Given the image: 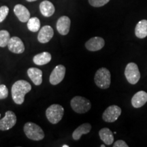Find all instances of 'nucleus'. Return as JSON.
<instances>
[{
  "instance_id": "nucleus-1",
  "label": "nucleus",
  "mask_w": 147,
  "mask_h": 147,
  "mask_svg": "<svg viewBox=\"0 0 147 147\" xmlns=\"http://www.w3.org/2000/svg\"><path fill=\"white\" fill-rule=\"evenodd\" d=\"M32 90V86L26 80H20L15 82L12 87V100L16 104L21 105L24 102L25 95Z\"/></svg>"
},
{
  "instance_id": "nucleus-2",
  "label": "nucleus",
  "mask_w": 147,
  "mask_h": 147,
  "mask_svg": "<svg viewBox=\"0 0 147 147\" xmlns=\"http://www.w3.org/2000/svg\"><path fill=\"white\" fill-rule=\"evenodd\" d=\"M24 132L29 139L39 141L44 139L45 132L39 125L32 122H28L24 125Z\"/></svg>"
},
{
  "instance_id": "nucleus-3",
  "label": "nucleus",
  "mask_w": 147,
  "mask_h": 147,
  "mask_svg": "<svg viewBox=\"0 0 147 147\" xmlns=\"http://www.w3.org/2000/svg\"><path fill=\"white\" fill-rule=\"evenodd\" d=\"M95 83L100 89H106L109 88L111 82V74L110 71L105 67L100 68L95 75Z\"/></svg>"
},
{
  "instance_id": "nucleus-4",
  "label": "nucleus",
  "mask_w": 147,
  "mask_h": 147,
  "mask_svg": "<svg viewBox=\"0 0 147 147\" xmlns=\"http://www.w3.org/2000/svg\"><path fill=\"white\" fill-rule=\"evenodd\" d=\"M71 107L76 113L84 114L87 113L91 108V102L81 96H76L71 99L70 102Z\"/></svg>"
},
{
  "instance_id": "nucleus-5",
  "label": "nucleus",
  "mask_w": 147,
  "mask_h": 147,
  "mask_svg": "<svg viewBox=\"0 0 147 147\" xmlns=\"http://www.w3.org/2000/svg\"><path fill=\"white\" fill-rule=\"evenodd\" d=\"M64 109L59 104H53L46 110V116L50 123L57 124L63 118Z\"/></svg>"
},
{
  "instance_id": "nucleus-6",
  "label": "nucleus",
  "mask_w": 147,
  "mask_h": 147,
  "mask_svg": "<svg viewBox=\"0 0 147 147\" xmlns=\"http://www.w3.org/2000/svg\"><path fill=\"white\" fill-rule=\"evenodd\" d=\"M125 76L130 84H136L140 78V73L136 64L135 63H129L125 69Z\"/></svg>"
},
{
  "instance_id": "nucleus-7",
  "label": "nucleus",
  "mask_w": 147,
  "mask_h": 147,
  "mask_svg": "<svg viewBox=\"0 0 147 147\" xmlns=\"http://www.w3.org/2000/svg\"><path fill=\"white\" fill-rule=\"evenodd\" d=\"M121 114V108L118 106L113 105L106 108L102 115L103 120L107 123H113L118 119Z\"/></svg>"
},
{
  "instance_id": "nucleus-8",
  "label": "nucleus",
  "mask_w": 147,
  "mask_h": 147,
  "mask_svg": "<svg viewBox=\"0 0 147 147\" xmlns=\"http://www.w3.org/2000/svg\"><path fill=\"white\" fill-rule=\"evenodd\" d=\"M16 116L12 111H7L5 117L0 120V130L7 131L16 125Z\"/></svg>"
},
{
  "instance_id": "nucleus-9",
  "label": "nucleus",
  "mask_w": 147,
  "mask_h": 147,
  "mask_svg": "<svg viewBox=\"0 0 147 147\" xmlns=\"http://www.w3.org/2000/svg\"><path fill=\"white\" fill-rule=\"evenodd\" d=\"M65 67L63 65H58L51 74L49 81L53 85H57L63 80L65 74Z\"/></svg>"
},
{
  "instance_id": "nucleus-10",
  "label": "nucleus",
  "mask_w": 147,
  "mask_h": 147,
  "mask_svg": "<svg viewBox=\"0 0 147 147\" xmlns=\"http://www.w3.org/2000/svg\"><path fill=\"white\" fill-rule=\"evenodd\" d=\"M7 47L10 52L15 54H21L25 51V45L23 41L18 37L14 36L10 38V41Z\"/></svg>"
},
{
  "instance_id": "nucleus-11",
  "label": "nucleus",
  "mask_w": 147,
  "mask_h": 147,
  "mask_svg": "<svg viewBox=\"0 0 147 147\" xmlns=\"http://www.w3.org/2000/svg\"><path fill=\"white\" fill-rule=\"evenodd\" d=\"M105 45V41L101 37H94L89 39L85 43V47L88 51L95 52L100 51Z\"/></svg>"
},
{
  "instance_id": "nucleus-12",
  "label": "nucleus",
  "mask_w": 147,
  "mask_h": 147,
  "mask_svg": "<svg viewBox=\"0 0 147 147\" xmlns=\"http://www.w3.org/2000/svg\"><path fill=\"white\" fill-rule=\"evenodd\" d=\"M71 21L68 16H61L57 22V32L62 36H66L69 32Z\"/></svg>"
},
{
  "instance_id": "nucleus-13",
  "label": "nucleus",
  "mask_w": 147,
  "mask_h": 147,
  "mask_svg": "<svg viewBox=\"0 0 147 147\" xmlns=\"http://www.w3.org/2000/svg\"><path fill=\"white\" fill-rule=\"evenodd\" d=\"M53 35H54V31L52 27L49 25H45L42 27L38 33V40L40 43H47L52 39Z\"/></svg>"
},
{
  "instance_id": "nucleus-14",
  "label": "nucleus",
  "mask_w": 147,
  "mask_h": 147,
  "mask_svg": "<svg viewBox=\"0 0 147 147\" xmlns=\"http://www.w3.org/2000/svg\"><path fill=\"white\" fill-rule=\"evenodd\" d=\"M14 12L18 19L22 23H26L30 18V12L23 5L16 4L14 8Z\"/></svg>"
},
{
  "instance_id": "nucleus-15",
  "label": "nucleus",
  "mask_w": 147,
  "mask_h": 147,
  "mask_svg": "<svg viewBox=\"0 0 147 147\" xmlns=\"http://www.w3.org/2000/svg\"><path fill=\"white\" fill-rule=\"evenodd\" d=\"M147 102V93L144 91L137 92L131 98V104L134 108L142 107Z\"/></svg>"
},
{
  "instance_id": "nucleus-16",
  "label": "nucleus",
  "mask_w": 147,
  "mask_h": 147,
  "mask_svg": "<svg viewBox=\"0 0 147 147\" xmlns=\"http://www.w3.org/2000/svg\"><path fill=\"white\" fill-rule=\"evenodd\" d=\"M27 75L35 85H40L42 82V71L36 67H30L27 69Z\"/></svg>"
},
{
  "instance_id": "nucleus-17",
  "label": "nucleus",
  "mask_w": 147,
  "mask_h": 147,
  "mask_svg": "<svg viewBox=\"0 0 147 147\" xmlns=\"http://www.w3.org/2000/svg\"><path fill=\"white\" fill-rule=\"evenodd\" d=\"M40 10L41 14L46 17H50L55 13V8L54 5L51 1L45 0L40 4Z\"/></svg>"
},
{
  "instance_id": "nucleus-18",
  "label": "nucleus",
  "mask_w": 147,
  "mask_h": 147,
  "mask_svg": "<svg viewBox=\"0 0 147 147\" xmlns=\"http://www.w3.org/2000/svg\"><path fill=\"white\" fill-rule=\"evenodd\" d=\"M91 129V124L88 123H84L77 127L76 129L74 130L72 134V138L75 140H78L80 139V138L83 134H89Z\"/></svg>"
},
{
  "instance_id": "nucleus-19",
  "label": "nucleus",
  "mask_w": 147,
  "mask_h": 147,
  "mask_svg": "<svg viewBox=\"0 0 147 147\" xmlns=\"http://www.w3.org/2000/svg\"><path fill=\"white\" fill-rule=\"evenodd\" d=\"M51 58H52V57H51V53L43 52L35 55L33 58V61L38 65H43L49 63L51 61Z\"/></svg>"
},
{
  "instance_id": "nucleus-20",
  "label": "nucleus",
  "mask_w": 147,
  "mask_h": 147,
  "mask_svg": "<svg viewBox=\"0 0 147 147\" xmlns=\"http://www.w3.org/2000/svg\"><path fill=\"white\" fill-rule=\"evenodd\" d=\"M100 139L107 145L112 144L114 142L113 133L108 128H102L99 131Z\"/></svg>"
},
{
  "instance_id": "nucleus-21",
  "label": "nucleus",
  "mask_w": 147,
  "mask_h": 147,
  "mask_svg": "<svg viewBox=\"0 0 147 147\" xmlns=\"http://www.w3.org/2000/svg\"><path fill=\"white\" fill-rule=\"evenodd\" d=\"M135 34L140 39L147 36V20H142L139 21L135 28Z\"/></svg>"
},
{
  "instance_id": "nucleus-22",
  "label": "nucleus",
  "mask_w": 147,
  "mask_h": 147,
  "mask_svg": "<svg viewBox=\"0 0 147 147\" xmlns=\"http://www.w3.org/2000/svg\"><path fill=\"white\" fill-rule=\"evenodd\" d=\"M27 28L32 32H37L40 29V19L37 17H32L27 21Z\"/></svg>"
},
{
  "instance_id": "nucleus-23",
  "label": "nucleus",
  "mask_w": 147,
  "mask_h": 147,
  "mask_svg": "<svg viewBox=\"0 0 147 147\" xmlns=\"http://www.w3.org/2000/svg\"><path fill=\"white\" fill-rule=\"evenodd\" d=\"M10 40V34L6 30L0 31V47H7Z\"/></svg>"
},
{
  "instance_id": "nucleus-24",
  "label": "nucleus",
  "mask_w": 147,
  "mask_h": 147,
  "mask_svg": "<svg viewBox=\"0 0 147 147\" xmlns=\"http://www.w3.org/2000/svg\"><path fill=\"white\" fill-rule=\"evenodd\" d=\"M110 1V0H89V4L93 7H102L103 5H106Z\"/></svg>"
},
{
  "instance_id": "nucleus-25",
  "label": "nucleus",
  "mask_w": 147,
  "mask_h": 147,
  "mask_svg": "<svg viewBox=\"0 0 147 147\" xmlns=\"http://www.w3.org/2000/svg\"><path fill=\"white\" fill-rule=\"evenodd\" d=\"M9 13V8L6 5L0 7V23L3 22Z\"/></svg>"
},
{
  "instance_id": "nucleus-26",
  "label": "nucleus",
  "mask_w": 147,
  "mask_h": 147,
  "mask_svg": "<svg viewBox=\"0 0 147 147\" xmlns=\"http://www.w3.org/2000/svg\"><path fill=\"white\" fill-rule=\"evenodd\" d=\"M8 96V89L5 84L0 85V100L7 98Z\"/></svg>"
},
{
  "instance_id": "nucleus-27",
  "label": "nucleus",
  "mask_w": 147,
  "mask_h": 147,
  "mask_svg": "<svg viewBox=\"0 0 147 147\" xmlns=\"http://www.w3.org/2000/svg\"><path fill=\"white\" fill-rule=\"evenodd\" d=\"M113 146L114 147H128V145L127 144V143L125 142V141L119 140L116 141V142L114 143Z\"/></svg>"
},
{
  "instance_id": "nucleus-28",
  "label": "nucleus",
  "mask_w": 147,
  "mask_h": 147,
  "mask_svg": "<svg viewBox=\"0 0 147 147\" xmlns=\"http://www.w3.org/2000/svg\"><path fill=\"white\" fill-rule=\"evenodd\" d=\"M27 1H28V2H33V1H36L37 0H26Z\"/></svg>"
},
{
  "instance_id": "nucleus-29",
  "label": "nucleus",
  "mask_w": 147,
  "mask_h": 147,
  "mask_svg": "<svg viewBox=\"0 0 147 147\" xmlns=\"http://www.w3.org/2000/svg\"><path fill=\"white\" fill-rule=\"evenodd\" d=\"M62 146H63V147H69L68 145H65V144H63Z\"/></svg>"
},
{
  "instance_id": "nucleus-30",
  "label": "nucleus",
  "mask_w": 147,
  "mask_h": 147,
  "mask_svg": "<svg viewBox=\"0 0 147 147\" xmlns=\"http://www.w3.org/2000/svg\"><path fill=\"white\" fill-rule=\"evenodd\" d=\"M105 146V145H101V147H104Z\"/></svg>"
},
{
  "instance_id": "nucleus-31",
  "label": "nucleus",
  "mask_w": 147,
  "mask_h": 147,
  "mask_svg": "<svg viewBox=\"0 0 147 147\" xmlns=\"http://www.w3.org/2000/svg\"><path fill=\"white\" fill-rule=\"evenodd\" d=\"M0 117H1V115H0Z\"/></svg>"
}]
</instances>
